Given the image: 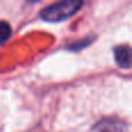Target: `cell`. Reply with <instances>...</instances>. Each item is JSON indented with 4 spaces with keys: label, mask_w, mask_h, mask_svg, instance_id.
<instances>
[{
    "label": "cell",
    "mask_w": 132,
    "mask_h": 132,
    "mask_svg": "<svg viewBox=\"0 0 132 132\" xmlns=\"http://www.w3.org/2000/svg\"><path fill=\"white\" fill-rule=\"evenodd\" d=\"M82 1L79 0H65V1L55 2L50 6L43 8L39 16L44 21L49 22H60L73 16L82 6Z\"/></svg>",
    "instance_id": "cell-1"
},
{
    "label": "cell",
    "mask_w": 132,
    "mask_h": 132,
    "mask_svg": "<svg viewBox=\"0 0 132 132\" xmlns=\"http://www.w3.org/2000/svg\"><path fill=\"white\" fill-rule=\"evenodd\" d=\"M93 132H128V126L121 119L104 118L93 126Z\"/></svg>",
    "instance_id": "cell-2"
},
{
    "label": "cell",
    "mask_w": 132,
    "mask_h": 132,
    "mask_svg": "<svg viewBox=\"0 0 132 132\" xmlns=\"http://www.w3.org/2000/svg\"><path fill=\"white\" fill-rule=\"evenodd\" d=\"M115 60L122 68H130L131 66V48L129 45H118L114 49Z\"/></svg>",
    "instance_id": "cell-3"
},
{
    "label": "cell",
    "mask_w": 132,
    "mask_h": 132,
    "mask_svg": "<svg viewBox=\"0 0 132 132\" xmlns=\"http://www.w3.org/2000/svg\"><path fill=\"white\" fill-rule=\"evenodd\" d=\"M12 35V28L8 22L0 20V44H4L8 41Z\"/></svg>",
    "instance_id": "cell-4"
},
{
    "label": "cell",
    "mask_w": 132,
    "mask_h": 132,
    "mask_svg": "<svg viewBox=\"0 0 132 132\" xmlns=\"http://www.w3.org/2000/svg\"><path fill=\"white\" fill-rule=\"evenodd\" d=\"M92 41H93V38H85L82 42H80V43H74L73 45H71L70 46V49L71 50H79V49H81V48H85L86 45H88L89 43H92Z\"/></svg>",
    "instance_id": "cell-5"
}]
</instances>
